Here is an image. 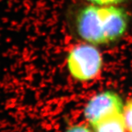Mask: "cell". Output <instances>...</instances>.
<instances>
[{
  "label": "cell",
  "instance_id": "obj_1",
  "mask_svg": "<svg viewBox=\"0 0 132 132\" xmlns=\"http://www.w3.org/2000/svg\"><path fill=\"white\" fill-rule=\"evenodd\" d=\"M130 15L118 5L83 6L73 17V29L79 38L94 45L115 44L128 32Z\"/></svg>",
  "mask_w": 132,
  "mask_h": 132
},
{
  "label": "cell",
  "instance_id": "obj_2",
  "mask_svg": "<svg viewBox=\"0 0 132 132\" xmlns=\"http://www.w3.org/2000/svg\"><path fill=\"white\" fill-rule=\"evenodd\" d=\"M65 66L73 79L82 82H91L102 72L103 55L96 45L88 43L77 44L68 51Z\"/></svg>",
  "mask_w": 132,
  "mask_h": 132
},
{
  "label": "cell",
  "instance_id": "obj_3",
  "mask_svg": "<svg viewBox=\"0 0 132 132\" xmlns=\"http://www.w3.org/2000/svg\"><path fill=\"white\" fill-rule=\"evenodd\" d=\"M123 101L119 94L112 90H105L89 100L85 109V116L88 122L94 126L103 117L123 113Z\"/></svg>",
  "mask_w": 132,
  "mask_h": 132
},
{
  "label": "cell",
  "instance_id": "obj_4",
  "mask_svg": "<svg viewBox=\"0 0 132 132\" xmlns=\"http://www.w3.org/2000/svg\"><path fill=\"white\" fill-rule=\"evenodd\" d=\"M92 126L95 132H126L127 130L123 113L103 117Z\"/></svg>",
  "mask_w": 132,
  "mask_h": 132
},
{
  "label": "cell",
  "instance_id": "obj_5",
  "mask_svg": "<svg viewBox=\"0 0 132 132\" xmlns=\"http://www.w3.org/2000/svg\"><path fill=\"white\" fill-rule=\"evenodd\" d=\"M123 115L127 130L132 132V99L129 101L126 106H124Z\"/></svg>",
  "mask_w": 132,
  "mask_h": 132
},
{
  "label": "cell",
  "instance_id": "obj_6",
  "mask_svg": "<svg viewBox=\"0 0 132 132\" xmlns=\"http://www.w3.org/2000/svg\"><path fill=\"white\" fill-rule=\"evenodd\" d=\"M89 4L97 5H119L126 0H86Z\"/></svg>",
  "mask_w": 132,
  "mask_h": 132
},
{
  "label": "cell",
  "instance_id": "obj_7",
  "mask_svg": "<svg viewBox=\"0 0 132 132\" xmlns=\"http://www.w3.org/2000/svg\"><path fill=\"white\" fill-rule=\"evenodd\" d=\"M65 132H91L84 126H74L68 129Z\"/></svg>",
  "mask_w": 132,
  "mask_h": 132
}]
</instances>
